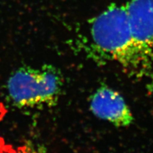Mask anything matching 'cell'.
I'll list each match as a JSON object with an SVG mask.
<instances>
[{"label":"cell","instance_id":"6da1fadb","mask_svg":"<svg viewBox=\"0 0 153 153\" xmlns=\"http://www.w3.org/2000/svg\"><path fill=\"white\" fill-rule=\"evenodd\" d=\"M62 87V74L51 65H44L41 68H19L7 82L9 100L13 106L20 108L55 106Z\"/></svg>","mask_w":153,"mask_h":153},{"label":"cell","instance_id":"7a4b0ae2","mask_svg":"<svg viewBox=\"0 0 153 153\" xmlns=\"http://www.w3.org/2000/svg\"><path fill=\"white\" fill-rule=\"evenodd\" d=\"M91 36L97 48L127 68L143 65L134 46L126 7L111 4L93 19Z\"/></svg>","mask_w":153,"mask_h":153},{"label":"cell","instance_id":"3957f363","mask_svg":"<svg viewBox=\"0 0 153 153\" xmlns=\"http://www.w3.org/2000/svg\"><path fill=\"white\" fill-rule=\"evenodd\" d=\"M125 7L133 45L145 65L153 58V0H131Z\"/></svg>","mask_w":153,"mask_h":153},{"label":"cell","instance_id":"277c9868","mask_svg":"<svg viewBox=\"0 0 153 153\" xmlns=\"http://www.w3.org/2000/svg\"><path fill=\"white\" fill-rule=\"evenodd\" d=\"M89 107L96 117L116 127H128L134 121L133 113L123 96L107 86H101L93 93Z\"/></svg>","mask_w":153,"mask_h":153},{"label":"cell","instance_id":"5b68a950","mask_svg":"<svg viewBox=\"0 0 153 153\" xmlns=\"http://www.w3.org/2000/svg\"><path fill=\"white\" fill-rule=\"evenodd\" d=\"M22 153H42L41 151L37 150V149L32 148V147H26V148H25L23 150Z\"/></svg>","mask_w":153,"mask_h":153}]
</instances>
